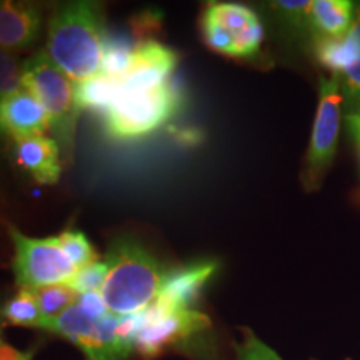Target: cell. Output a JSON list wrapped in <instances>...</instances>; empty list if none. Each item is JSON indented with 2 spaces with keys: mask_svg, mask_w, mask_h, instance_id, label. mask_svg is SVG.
<instances>
[{
  "mask_svg": "<svg viewBox=\"0 0 360 360\" xmlns=\"http://www.w3.org/2000/svg\"><path fill=\"white\" fill-rule=\"evenodd\" d=\"M270 8L277 13V19L282 20L289 29L299 32H309V0H278L270 4Z\"/></svg>",
  "mask_w": 360,
  "mask_h": 360,
  "instance_id": "cell-24",
  "label": "cell"
},
{
  "mask_svg": "<svg viewBox=\"0 0 360 360\" xmlns=\"http://www.w3.org/2000/svg\"><path fill=\"white\" fill-rule=\"evenodd\" d=\"M210 326V319L199 310H177L154 326L143 328L134 342V349L142 359H157L169 349L179 347L184 342L209 330Z\"/></svg>",
  "mask_w": 360,
  "mask_h": 360,
  "instance_id": "cell-9",
  "label": "cell"
},
{
  "mask_svg": "<svg viewBox=\"0 0 360 360\" xmlns=\"http://www.w3.org/2000/svg\"><path fill=\"white\" fill-rule=\"evenodd\" d=\"M4 322L11 323L13 327H42L44 317L40 312L39 300L32 289L19 287L15 295L4 304L0 309Z\"/></svg>",
  "mask_w": 360,
  "mask_h": 360,
  "instance_id": "cell-19",
  "label": "cell"
},
{
  "mask_svg": "<svg viewBox=\"0 0 360 360\" xmlns=\"http://www.w3.org/2000/svg\"><path fill=\"white\" fill-rule=\"evenodd\" d=\"M105 262L109 276L102 295L109 312L119 317L141 312L154 302L169 274L155 255L132 237H117Z\"/></svg>",
  "mask_w": 360,
  "mask_h": 360,
  "instance_id": "cell-2",
  "label": "cell"
},
{
  "mask_svg": "<svg viewBox=\"0 0 360 360\" xmlns=\"http://www.w3.org/2000/svg\"><path fill=\"white\" fill-rule=\"evenodd\" d=\"M105 35L101 4L64 2L49 20L45 52L72 82H84L101 74Z\"/></svg>",
  "mask_w": 360,
  "mask_h": 360,
  "instance_id": "cell-1",
  "label": "cell"
},
{
  "mask_svg": "<svg viewBox=\"0 0 360 360\" xmlns=\"http://www.w3.org/2000/svg\"><path fill=\"white\" fill-rule=\"evenodd\" d=\"M117 90H119L117 80L96 75V77L75 84V102L80 110L87 109L103 114L115 101Z\"/></svg>",
  "mask_w": 360,
  "mask_h": 360,
  "instance_id": "cell-18",
  "label": "cell"
},
{
  "mask_svg": "<svg viewBox=\"0 0 360 360\" xmlns=\"http://www.w3.org/2000/svg\"><path fill=\"white\" fill-rule=\"evenodd\" d=\"M200 34L210 51L244 60L257 56L265 37L257 13L233 2L207 4L200 17Z\"/></svg>",
  "mask_w": 360,
  "mask_h": 360,
  "instance_id": "cell-5",
  "label": "cell"
},
{
  "mask_svg": "<svg viewBox=\"0 0 360 360\" xmlns=\"http://www.w3.org/2000/svg\"><path fill=\"white\" fill-rule=\"evenodd\" d=\"M107 276H109V264L105 260H98L96 264H90L87 267L77 270V274L67 283L79 295L87 294V292H102Z\"/></svg>",
  "mask_w": 360,
  "mask_h": 360,
  "instance_id": "cell-25",
  "label": "cell"
},
{
  "mask_svg": "<svg viewBox=\"0 0 360 360\" xmlns=\"http://www.w3.org/2000/svg\"><path fill=\"white\" fill-rule=\"evenodd\" d=\"M11 237L15 247L13 274L15 282L24 289H40L53 283H65L77 274L58 237L32 238L11 227Z\"/></svg>",
  "mask_w": 360,
  "mask_h": 360,
  "instance_id": "cell-7",
  "label": "cell"
},
{
  "mask_svg": "<svg viewBox=\"0 0 360 360\" xmlns=\"http://www.w3.org/2000/svg\"><path fill=\"white\" fill-rule=\"evenodd\" d=\"M77 304L82 307L85 314H89L96 321H101V319L110 314L109 309H107L105 300H103L102 292H87V294L79 295Z\"/></svg>",
  "mask_w": 360,
  "mask_h": 360,
  "instance_id": "cell-28",
  "label": "cell"
},
{
  "mask_svg": "<svg viewBox=\"0 0 360 360\" xmlns=\"http://www.w3.org/2000/svg\"><path fill=\"white\" fill-rule=\"evenodd\" d=\"M22 65L11 52L0 49V96L8 97L24 89Z\"/></svg>",
  "mask_w": 360,
  "mask_h": 360,
  "instance_id": "cell-26",
  "label": "cell"
},
{
  "mask_svg": "<svg viewBox=\"0 0 360 360\" xmlns=\"http://www.w3.org/2000/svg\"><path fill=\"white\" fill-rule=\"evenodd\" d=\"M170 134H172L174 141H177L182 143V146H195L197 142L200 141V134L197 129H191V127H177V129H170Z\"/></svg>",
  "mask_w": 360,
  "mask_h": 360,
  "instance_id": "cell-29",
  "label": "cell"
},
{
  "mask_svg": "<svg viewBox=\"0 0 360 360\" xmlns=\"http://www.w3.org/2000/svg\"><path fill=\"white\" fill-rule=\"evenodd\" d=\"M179 62V53L160 42H146L135 45L129 70L117 82L122 87L147 89L159 87L169 82Z\"/></svg>",
  "mask_w": 360,
  "mask_h": 360,
  "instance_id": "cell-10",
  "label": "cell"
},
{
  "mask_svg": "<svg viewBox=\"0 0 360 360\" xmlns=\"http://www.w3.org/2000/svg\"><path fill=\"white\" fill-rule=\"evenodd\" d=\"M355 114H359V115H360V112H355Z\"/></svg>",
  "mask_w": 360,
  "mask_h": 360,
  "instance_id": "cell-33",
  "label": "cell"
},
{
  "mask_svg": "<svg viewBox=\"0 0 360 360\" xmlns=\"http://www.w3.org/2000/svg\"><path fill=\"white\" fill-rule=\"evenodd\" d=\"M315 57L332 75L339 77L349 114L360 112V2L355 4L354 24L342 39H315Z\"/></svg>",
  "mask_w": 360,
  "mask_h": 360,
  "instance_id": "cell-8",
  "label": "cell"
},
{
  "mask_svg": "<svg viewBox=\"0 0 360 360\" xmlns=\"http://www.w3.org/2000/svg\"><path fill=\"white\" fill-rule=\"evenodd\" d=\"M96 323V319L85 314L79 304H74L65 312L57 315V317L44 321L40 328L52 332V334L65 337L72 344H77L80 339H84L85 335H89L94 330Z\"/></svg>",
  "mask_w": 360,
  "mask_h": 360,
  "instance_id": "cell-20",
  "label": "cell"
},
{
  "mask_svg": "<svg viewBox=\"0 0 360 360\" xmlns=\"http://www.w3.org/2000/svg\"><path fill=\"white\" fill-rule=\"evenodd\" d=\"M58 242L64 249L65 255L70 262L77 267V270L87 267L90 264L98 262V255L89 238L80 231H64L58 236Z\"/></svg>",
  "mask_w": 360,
  "mask_h": 360,
  "instance_id": "cell-22",
  "label": "cell"
},
{
  "mask_svg": "<svg viewBox=\"0 0 360 360\" xmlns=\"http://www.w3.org/2000/svg\"><path fill=\"white\" fill-rule=\"evenodd\" d=\"M4 323H6V322H4L2 314H0V337H2V328H4ZM0 342H2V340H0Z\"/></svg>",
  "mask_w": 360,
  "mask_h": 360,
  "instance_id": "cell-32",
  "label": "cell"
},
{
  "mask_svg": "<svg viewBox=\"0 0 360 360\" xmlns=\"http://www.w3.org/2000/svg\"><path fill=\"white\" fill-rule=\"evenodd\" d=\"M0 360H32V354L22 352L6 342H0Z\"/></svg>",
  "mask_w": 360,
  "mask_h": 360,
  "instance_id": "cell-30",
  "label": "cell"
},
{
  "mask_svg": "<svg viewBox=\"0 0 360 360\" xmlns=\"http://www.w3.org/2000/svg\"><path fill=\"white\" fill-rule=\"evenodd\" d=\"M180 102L182 94L170 82L147 89L119 85L115 101L103 112V127L115 141H135L167 124Z\"/></svg>",
  "mask_w": 360,
  "mask_h": 360,
  "instance_id": "cell-3",
  "label": "cell"
},
{
  "mask_svg": "<svg viewBox=\"0 0 360 360\" xmlns=\"http://www.w3.org/2000/svg\"><path fill=\"white\" fill-rule=\"evenodd\" d=\"M135 44L130 39V34H109L105 35L103 44V57L101 65V74L107 79L119 80L129 70L130 62L135 51Z\"/></svg>",
  "mask_w": 360,
  "mask_h": 360,
  "instance_id": "cell-17",
  "label": "cell"
},
{
  "mask_svg": "<svg viewBox=\"0 0 360 360\" xmlns=\"http://www.w3.org/2000/svg\"><path fill=\"white\" fill-rule=\"evenodd\" d=\"M0 103H2V101H0Z\"/></svg>",
  "mask_w": 360,
  "mask_h": 360,
  "instance_id": "cell-34",
  "label": "cell"
},
{
  "mask_svg": "<svg viewBox=\"0 0 360 360\" xmlns=\"http://www.w3.org/2000/svg\"><path fill=\"white\" fill-rule=\"evenodd\" d=\"M15 159L42 186L56 184L62 174L60 147L56 139L45 135L15 141Z\"/></svg>",
  "mask_w": 360,
  "mask_h": 360,
  "instance_id": "cell-14",
  "label": "cell"
},
{
  "mask_svg": "<svg viewBox=\"0 0 360 360\" xmlns=\"http://www.w3.org/2000/svg\"><path fill=\"white\" fill-rule=\"evenodd\" d=\"M162 20H164V17H162L160 11H157V8H143V11L130 17V37L134 39V42L137 45L154 42L157 34L162 30Z\"/></svg>",
  "mask_w": 360,
  "mask_h": 360,
  "instance_id": "cell-23",
  "label": "cell"
},
{
  "mask_svg": "<svg viewBox=\"0 0 360 360\" xmlns=\"http://www.w3.org/2000/svg\"><path fill=\"white\" fill-rule=\"evenodd\" d=\"M34 292L39 300V307L40 312H42L44 321L57 317V315L65 312L74 304H77L79 300V294L67 282L40 287V289H35Z\"/></svg>",
  "mask_w": 360,
  "mask_h": 360,
  "instance_id": "cell-21",
  "label": "cell"
},
{
  "mask_svg": "<svg viewBox=\"0 0 360 360\" xmlns=\"http://www.w3.org/2000/svg\"><path fill=\"white\" fill-rule=\"evenodd\" d=\"M22 85L42 103L56 142L67 157L72 155L79 105L75 102V84L51 60L47 52H37L22 64Z\"/></svg>",
  "mask_w": 360,
  "mask_h": 360,
  "instance_id": "cell-4",
  "label": "cell"
},
{
  "mask_svg": "<svg viewBox=\"0 0 360 360\" xmlns=\"http://www.w3.org/2000/svg\"><path fill=\"white\" fill-rule=\"evenodd\" d=\"M42 30V11L30 2H0V49L20 52L32 49Z\"/></svg>",
  "mask_w": 360,
  "mask_h": 360,
  "instance_id": "cell-12",
  "label": "cell"
},
{
  "mask_svg": "<svg viewBox=\"0 0 360 360\" xmlns=\"http://www.w3.org/2000/svg\"><path fill=\"white\" fill-rule=\"evenodd\" d=\"M345 122H347L349 132L352 135V141L357 147L359 159H360V115L359 114H347L345 115Z\"/></svg>",
  "mask_w": 360,
  "mask_h": 360,
  "instance_id": "cell-31",
  "label": "cell"
},
{
  "mask_svg": "<svg viewBox=\"0 0 360 360\" xmlns=\"http://www.w3.org/2000/svg\"><path fill=\"white\" fill-rule=\"evenodd\" d=\"M119 315L109 314L97 321L94 330L80 339L77 347L87 355L89 360H125L134 347L117 339L115 326Z\"/></svg>",
  "mask_w": 360,
  "mask_h": 360,
  "instance_id": "cell-16",
  "label": "cell"
},
{
  "mask_svg": "<svg viewBox=\"0 0 360 360\" xmlns=\"http://www.w3.org/2000/svg\"><path fill=\"white\" fill-rule=\"evenodd\" d=\"M342 107H344V96H342L339 77L321 75L319 77V103L302 170L305 191L312 192L321 188L323 179L334 164L337 147H339Z\"/></svg>",
  "mask_w": 360,
  "mask_h": 360,
  "instance_id": "cell-6",
  "label": "cell"
},
{
  "mask_svg": "<svg viewBox=\"0 0 360 360\" xmlns=\"http://www.w3.org/2000/svg\"><path fill=\"white\" fill-rule=\"evenodd\" d=\"M217 270V260H197L177 270H169L157 299L167 304L174 312L192 309Z\"/></svg>",
  "mask_w": 360,
  "mask_h": 360,
  "instance_id": "cell-11",
  "label": "cell"
},
{
  "mask_svg": "<svg viewBox=\"0 0 360 360\" xmlns=\"http://www.w3.org/2000/svg\"><path fill=\"white\" fill-rule=\"evenodd\" d=\"M51 129V119L44 105L29 90L22 89L4 97L0 103V130L12 135L15 141L39 137Z\"/></svg>",
  "mask_w": 360,
  "mask_h": 360,
  "instance_id": "cell-13",
  "label": "cell"
},
{
  "mask_svg": "<svg viewBox=\"0 0 360 360\" xmlns=\"http://www.w3.org/2000/svg\"><path fill=\"white\" fill-rule=\"evenodd\" d=\"M237 360H282V357L254 332L245 328L244 339L237 345Z\"/></svg>",
  "mask_w": 360,
  "mask_h": 360,
  "instance_id": "cell-27",
  "label": "cell"
},
{
  "mask_svg": "<svg viewBox=\"0 0 360 360\" xmlns=\"http://www.w3.org/2000/svg\"><path fill=\"white\" fill-rule=\"evenodd\" d=\"M355 2L314 0L309 8V30L315 39H342L354 24Z\"/></svg>",
  "mask_w": 360,
  "mask_h": 360,
  "instance_id": "cell-15",
  "label": "cell"
}]
</instances>
